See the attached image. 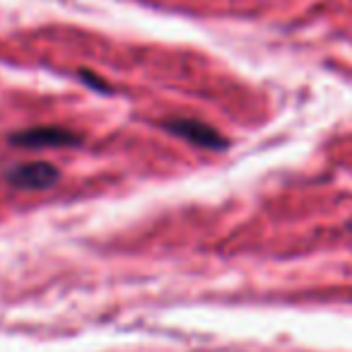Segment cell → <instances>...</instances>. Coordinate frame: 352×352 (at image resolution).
Returning a JSON list of instances; mask_svg holds the SVG:
<instances>
[{
    "label": "cell",
    "instance_id": "6da1fadb",
    "mask_svg": "<svg viewBox=\"0 0 352 352\" xmlns=\"http://www.w3.org/2000/svg\"><path fill=\"white\" fill-rule=\"evenodd\" d=\"M162 128L171 135L210 152H222L230 145V140L217 128H212L206 121H198V118H169V121H162Z\"/></svg>",
    "mask_w": 352,
    "mask_h": 352
},
{
    "label": "cell",
    "instance_id": "7a4b0ae2",
    "mask_svg": "<svg viewBox=\"0 0 352 352\" xmlns=\"http://www.w3.org/2000/svg\"><path fill=\"white\" fill-rule=\"evenodd\" d=\"M6 179L15 188L22 191H46V188L56 186V182L60 179V171L51 162H25V164L10 166L6 171Z\"/></svg>",
    "mask_w": 352,
    "mask_h": 352
},
{
    "label": "cell",
    "instance_id": "277c9868",
    "mask_svg": "<svg viewBox=\"0 0 352 352\" xmlns=\"http://www.w3.org/2000/svg\"><path fill=\"white\" fill-rule=\"evenodd\" d=\"M80 80H82L87 87H92V89H97V92H107V94H111L113 89H111V85L109 82H104L102 78H97L94 73H89V70H80Z\"/></svg>",
    "mask_w": 352,
    "mask_h": 352
},
{
    "label": "cell",
    "instance_id": "3957f363",
    "mask_svg": "<svg viewBox=\"0 0 352 352\" xmlns=\"http://www.w3.org/2000/svg\"><path fill=\"white\" fill-rule=\"evenodd\" d=\"M10 142L17 147H70L80 145L82 135L63 126H36L12 133Z\"/></svg>",
    "mask_w": 352,
    "mask_h": 352
},
{
    "label": "cell",
    "instance_id": "5b68a950",
    "mask_svg": "<svg viewBox=\"0 0 352 352\" xmlns=\"http://www.w3.org/2000/svg\"><path fill=\"white\" fill-rule=\"evenodd\" d=\"M347 227H350V230H352V222H350V225H347Z\"/></svg>",
    "mask_w": 352,
    "mask_h": 352
}]
</instances>
